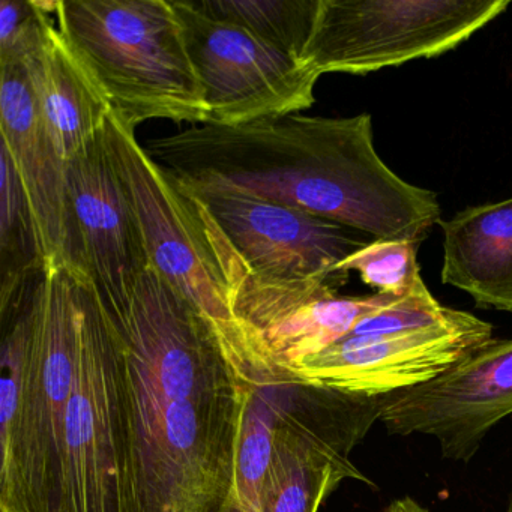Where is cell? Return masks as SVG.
I'll use <instances>...</instances> for the list:
<instances>
[{"label":"cell","instance_id":"cell-14","mask_svg":"<svg viewBox=\"0 0 512 512\" xmlns=\"http://www.w3.org/2000/svg\"><path fill=\"white\" fill-rule=\"evenodd\" d=\"M512 415V340H491L424 385L385 397L389 434H425L452 461L472 460L482 440Z\"/></svg>","mask_w":512,"mask_h":512},{"label":"cell","instance_id":"cell-12","mask_svg":"<svg viewBox=\"0 0 512 512\" xmlns=\"http://www.w3.org/2000/svg\"><path fill=\"white\" fill-rule=\"evenodd\" d=\"M184 188L206 206L245 265L260 277H338L344 275L337 274L338 265L368 244L355 230L295 206L235 188Z\"/></svg>","mask_w":512,"mask_h":512},{"label":"cell","instance_id":"cell-23","mask_svg":"<svg viewBox=\"0 0 512 512\" xmlns=\"http://www.w3.org/2000/svg\"><path fill=\"white\" fill-rule=\"evenodd\" d=\"M506 512H512V487H511V496H509L508 508H506Z\"/></svg>","mask_w":512,"mask_h":512},{"label":"cell","instance_id":"cell-16","mask_svg":"<svg viewBox=\"0 0 512 512\" xmlns=\"http://www.w3.org/2000/svg\"><path fill=\"white\" fill-rule=\"evenodd\" d=\"M22 68L50 137L70 161L100 136L112 110L52 14L44 20L43 35Z\"/></svg>","mask_w":512,"mask_h":512},{"label":"cell","instance_id":"cell-4","mask_svg":"<svg viewBox=\"0 0 512 512\" xmlns=\"http://www.w3.org/2000/svg\"><path fill=\"white\" fill-rule=\"evenodd\" d=\"M50 14L122 124L206 125L208 104L172 0H58Z\"/></svg>","mask_w":512,"mask_h":512},{"label":"cell","instance_id":"cell-22","mask_svg":"<svg viewBox=\"0 0 512 512\" xmlns=\"http://www.w3.org/2000/svg\"><path fill=\"white\" fill-rule=\"evenodd\" d=\"M383 512H430L425 506H422L418 500L410 496L400 497V499L392 500L386 506Z\"/></svg>","mask_w":512,"mask_h":512},{"label":"cell","instance_id":"cell-5","mask_svg":"<svg viewBox=\"0 0 512 512\" xmlns=\"http://www.w3.org/2000/svg\"><path fill=\"white\" fill-rule=\"evenodd\" d=\"M104 139L136 214L149 266L208 317L233 352L245 355L247 346L230 307L229 239L206 206L113 113Z\"/></svg>","mask_w":512,"mask_h":512},{"label":"cell","instance_id":"cell-8","mask_svg":"<svg viewBox=\"0 0 512 512\" xmlns=\"http://www.w3.org/2000/svg\"><path fill=\"white\" fill-rule=\"evenodd\" d=\"M379 397L311 385L289 374L271 472L242 511L319 512L346 479L371 484L350 454L382 416Z\"/></svg>","mask_w":512,"mask_h":512},{"label":"cell","instance_id":"cell-18","mask_svg":"<svg viewBox=\"0 0 512 512\" xmlns=\"http://www.w3.org/2000/svg\"><path fill=\"white\" fill-rule=\"evenodd\" d=\"M47 271L37 223L13 158L0 145V295Z\"/></svg>","mask_w":512,"mask_h":512},{"label":"cell","instance_id":"cell-19","mask_svg":"<svg viewBox=\"0 0 512 512\" xmlns=\"http://www.w3.org/2000/svg\"><path fill=\"white\" fill-rule=\"evenodd\" d=\"M193 4L212 19L238 26L302 62L319 0H193Z\"/></svg>","mask_w":512,"mask_h":512},{"label":"cell","instance_id":"cell-3","mask_svg":"<svg viewBox=\"0 0 512 512\" xmlns=\"http://www.w3.org/2000/svg\"><path fill=\"white\" fill-rule=\"evenodd\" d=\"M0 325V512H61L79 353L76 275L47 269L0 295Z\"/></svg>","mask_w":512,"mask_h":512},{"label":"cell","instance_id":"cell-6","mask_svg":"<svg viewBox=\"0 0 512 512\" xmlns=\"http://www.w3.org/2000/svg\"><path fill=\"white\" fill-rule=\"evenodd\" d=\"M76 278L79 353L65 419L61 512H128L118 338L94 283Z\"/></svg>","mask_w":512,"mask_h":512},{"label":"cell","instance_id":"cell-15","mask_svg":"<svg viewBox=\"0 0 512 512\" xmlns=\"http://www.w3.org/2000/svg\"><path fill=\"white\" fill-rule=\"evenodd\" d=\"M0 134L25 188L47 269L70 268L67 161L41 118L22 67H0Z\"/></svg>","mask_w":512,"mask_h":512},{"label":"cell","instance_id":"cell-7","mask_svg":"<svg viewBox=\"0 0 512 512\" xmlns=\"http://www.w3.org/2000/svg\"><path fill=\"white\" fill-rule=\"evenodd\" d=\"M509 5V0H319L302 62L319 77L365 76L436 58Z\"/></svg>","mask_w":512,"mask_h":512},{"label":"cell","instance_id":"cell-13","mask_svg":"<svg viewBox=\"0 0 512 512\" xmlns=\"http://www.w3.org/2000/svg\"><path fill=\"white\" fill-rule=\"evenodd\" d=\"M491 340L490 323L460 311L449 322L416 331L346 335L299 362L292 374L311 385L382 397L437 379Z\"/></svg>","mask_w":512,"mask_h":512},{"label":"cell","instance_id":"cell-21","mask_svg":"<svg viewBox=\"0 0 512 512\" xmlns=\"http://www.w3.org/2000/svg\"><path fill=\"white\" fill-rule=\"evenodd\" d=\"M47 16L49 7L41 0L0 2V67H22L43 35Z\"/></svg>","mask_w":512,"mask_h":512},{"label":"cell","instance_id":"cell-20","mask_svg":"<svg viewBox=\"0 0 512 512\" xmlns=\"http://www.w3.org/2000/svg\"><path fill=\"white\" fill-rule=\"evenodd\" d=\"M418 247L409 241H371L340 263L337 274L355 271L377 293L407 295L424 283L416 260Z\"/></svg>","mask_w":512,"mask_h":512},{"label":"cell","instance_id":"cell-9","mask_svg":"<svg viewBox=\"0 0 512 512\" xmlns=\"http://www.w3.org/2000/svg\"><path fill=\"white\" fill-rule=\"evenodd\" d=\"M208 104L206 125L239 127L301 113L316 103V73L250 32L172 0Z\"/></svg>","mask_w":512,"mask_h":512},{"label":"cell","instance_id":"cell-1","mask_svg":"<svg viewBox=\"0 0 512 512\" xmlns=\"http://www.w3.org/2000/svg\"><path fill=\"white\" fill-rule=\"evenodd\" d=\"M112 322L128 512H223L250 400V361L151 266Z\"/></svg>","mask_w":512,"mask_h":512},{"label":"cell","instance_id":"cell-10","mask_svg":"<svg viewBox=\"0 0 512 512\" xmlns=\"http://www.w3.org/2000/svg\"><path fill=\"white\" fill-rule=\"evenodd\" d=\"M346 275L280 281L250 271L236 253L230 268V307L247 346L248 361L292 373L308 356L349 334L361 317L400 296L338 295Z\"/></svg>","mask_w":512,"mask_h":512},{"label":"cell","instance_id":"cell-2","mask_svg":"<svg viewBox=\"0 0 512 512\" xmlns=\"http://www.w3.org/2000/svg\"><path fill=\"white\" fill-rule=\"evenodd\" d=\"M143 146L184 187L235 188L374 241L421 244L442 220L436 193L409 184L383 163L368 113H293L239 127L193 125Z\"/></svg>","mask_w":512,"mask_h":512},{"label":"cell","instance_id":"cell-17","mask_svg":"<svg viewBox=\"0 0 512 512\" xmlns=\"http://www.w3.org/2000/svg\"><path fill=\"white\" fill-rule=\"evenodd\" d=\"M439 226L442 283L472 296L479 308L512 313V197L470 206Z\"/></svg>","mask_w":512,"mask_h":512},{"label":"cell","instance_id":"cell-11","mask_svg":"<svg viewBox=\"0 0 512 512\" xmlns=\"http://www.w3.org/2000/svg\"><path fill=\"white\" fill-rule=\"evenodd\" d=\"M70 271L94 283L112 319L130 307L149 268L139 224L107 151L104 130L67 161Z\"/></svg>","mask_w":512,"mask_h":512}]
</instances>
